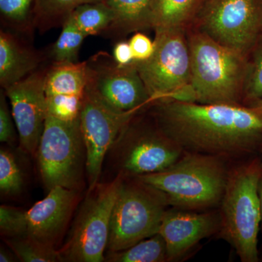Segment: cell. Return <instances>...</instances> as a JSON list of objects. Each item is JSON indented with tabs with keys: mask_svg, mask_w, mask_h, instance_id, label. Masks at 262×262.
<instances>
[{
	"mask_svg": "<svg viewBox=\"0 0 262 262\" xmlns=\"http://www.w3.org/2000/svg\"><path fill=\"white\" fill-rule=\"evenodd\" d=\"M160 132L185 151L232 156L262 147V115L243 104L157 101Z\"/></svg>",
	"mask_w": 262,
	"mask_h": 262,
	"instance_id": "6da1fadb",
	"label": "cell"
},
{
	"mask_svg": "<svg viewBox=\"0 0 262 262\" xmlns=\"http://www.w3.org/2000/svg\"><path fill=\"white\" fill-rule=\"evenodd\" d=\"M191 81L184 101L242 104L248 58L192 27L187 32Z\"/></svg>",
	"mask_w": 262,
	"mask_h": 262,
	"instance_id": "7a4b0ae2",
	"label": "cell"
},
{
	"mask_svg": "<svg viewBox=\"0 0 262 262\" xmlns=\"http://www.w3.org/2000/svg\"><path fill=\"white\" fill-rule=\"evenodd\" d=\"M228 173L220 156L184 151L168 168L138 179L163 194L168 205L201 210L221 203Z\"/></svg>",
	"mask_w": 262,
	"mask_h": 262,
	"instance_id": "3957f363",
	"label": "cell"
},
{
	"mask_svg": "<svg viewBox=\"0 0 262 262\" xmlns=\"http://www.w3.org/2000/svg\"><path fill=\"white\" fill-rule=\"evenodd\" d=\"M262 161L256 158L229 170L221 201L220 227L243 262L258 260V234L261 225L258 184Z\"/></svg>",
	"mask_w": 262,
	"mask_h": 262,
	"instance_id": "277c9868",
	"label": "cell"
},
{
	"mask_svg": "<svg viewBox=\"0 0 262 262\" xmlns=\"http://www.w3.org/2000/svg\"><path fill=\"white\" fill-rule=\"evenodd\" d=\"M155 51L149 59L134 61L151 102L184 101L191 81V56L187 32L156 29Z\"/></svg>",
	"mask_w": 262,
	"mask_h": 262,
	"instance_id": "5b68a950",
	"label": "cell"
},
{
	"mask_svg": "<svg viewBox=\"0 0 262 262\" xmlns=\"http://www.w3.org/2000/svg\"><path fill=\"white\" fill-rule=\"evenodd\" d=\"M122 182L110 223L107 248L110 252L127 249L159 232L168 205L163 194L139 180Z\"/></svg>",
	"mask_w": 262,
	"mask_h": 262,
	"instance_id": "8992f818",
	"label": "cell"
},
{
	"mask_svg": "<svg viewBox=\"0 0 262 262\" xmlns=\"http://www.w3.org/2000/svg\"><path fill=\"white\" fill-rule=\"evenodd\" d=\"M193 27L248 58L261 35L262 0H208Z\"/></svg>",
	"mask_w": 262,
	"mask_h": 262,
	"instance_id": "52a82bcc",
	"label": "cell"
},
{
	"mask_svg": "<svg viewBox=\"0 0 262 262\" xmlns=\"http://www.w3.org/2000/svg\"><path fill=\"white\" fill-rule=\"evenodd\" d=\"M121 184V179L118 178L110 184L96 187V192L82 207L70 238L58 251L61 261H104L112 214Z\"/></svg>",
	"mask_w": 262,
	"mask_h": 262,
	"instance_id": "ba28073f",
	"label": "cell"
},
{
	"mask_svg": "<svg viewBox=\"0 0 262 262\" xmlns=\"http://www.w3.org/2000/svg\"><path fill=\"white\" fill-rule=\"evenodd\" d=\"M82 146L80 118L67 122L47 115L37 154L41 177L48 191L56 187H77Z\"/></svg>",
	"mask_w": 262,
	"mask_h": 262,
	"instance_id": "9c48e42d",
	"label": "cell"
},
{
	"mask_svg": "<svg viewBox=\"0 0 262 262\" xmlns=\"http://www.w3.org/2000/svg\"><path fill=\"white\" fill-rule=\"evenodd\" d=\"M135 113L117 111L103 101L88 83L80 115L81 131L86 150L89 192L97 187L108 150Z\"/></svg>",
	"mask_w": 262,
	"mask_h": 262,
	"instance_id": "30bf717a",
	"label": "cell"
},
{
	"mask_svg": "<svg viewBox=\"0 0 262 262\" xmlns=\"http://www.w3.org/2000/svg\"><path fill=\"white\" fill-rule=\"evenodd\" d=\"M46 75L33 73L6 88L21 149L37 154L48 115Z\"/></svg>",
	"mask_w": 262,
	"mask_h": 262,
	"instance_id": "8fae6325",
	"label": "cell"
},
{
	"mask_svg": "<svg viewBox=\"0 0 262 262\" xmlns=\"http://www.w3.org/2000/svg\"><path fill=\"white\" fill-rule=\"evenodd\" d=\"M89 84L103 101L122 113H136L151 102L145 84L134 63L126 67L89 68Z\"/></svg>",
	"mask_w": 262,
	"mask_h": 262,
	"instance_id": "7c38bea8",
	"label": "cell"
},
{
	"mask_svg": "<svg viewBox=\"0 0 262 262\" xmlns=\"http://www.w3.org/2000/svg\"><path fill=\"white\" fill-rule=\"evenodd\" d=\"M220 219L212 213L165 211L159 232L166 245L168 261L184 256L202 239L214 233Z\"/></svg>",
	"mask_w": 262,
	"mask_h": 262,
	"instance_id": "4fadbf2b",
	"label": "cell"
},
{
	"mask_svg": "<svg viewBox=\"0 0 262 262\" xmlns=\"http://www.w3.org/2000/svg\"><path fill=\"white\" fill-rule=\"evenodd\" d=\"M76 201L74 189L56 187L27 211V236L54 247L70 220Z\"/></svg>",
	"mask_w": 262,
	"mask_h": 262,
	"instance_id": "5bb4252c",
	"label": "cell"
},
{
	"mask_svg": "<svg viewBox=\"0 0 262 262\" xmlns=\"http://www.w3.org/2000/svg\"><path fill=\"white\" fill-rule=\"evenodd\" d=\"M184 151L159 130L136 139L125 153L122 166L127 173L137 177L158 173L173 165Z\"/></svg>",
	"mask_w": 262,
	"mask_h": 262,
	"instance_id": "9a60e30c",
	"label": "cell"
},
{
	"mask_svg": "<svg viewBox=\"0 0 262 262\" xmlns=\"http://www.w3.org/2000/svg\"><path fill=\"white\" fill-rule=\"evenodd\" d=\"M208 0H153L150 26L156 29H178L187 32L194 27Z\"/></svg>",
	"mask_w": 262,
	"mask_h": 262,
	"instance_id": "2e32d148",
	"label": "cell"
},
{
	"mask_svg": "<svg viewBox=\"0 0 262 262\" xmlns=\"http://www.w3.org/2000/svg\"><path fill=\"white\" fill-rule=\"evenodd\" d=\"M37 59L8 33L0 34V82L4 89L32 74Z\"/></svg>",
	"mask_w": 262,
	"mask_h": 262,
	"instance_id": "e0dca14e",
	"label": "cell"
},
{
	"mask_svg": "<svg viewBox=\"0 0 262 262\" xmlns=\"http://www.w3.org/2000/svg\"><path fill=\"white\" fill-rule=\"evenodd\" d=\"M89 80L86 63H57L46 75V96H83Z\"/></svg>",
	"mask_w": 262,
	"mask_h": 262,
	"instance_id": "ac0fdd59",
	"label": "cell"
},
{
	"mask_svg": "<svg viewBox=\"0 0 262 262\" xmlns=\"http://www.w3.org/2000/svg\"><path fill=\"white\" fill-rule=\"evenodd\" d=\"M153 0H104L113 11V25L125 32L151 28L150 12Z\"/></svg>",
	"mask_w": 262,
	"mask_h": 262,
	"instance_id": "d6986e66",
	"label": "cell"
},
{
	"mask_svg": "<svg viewBox=\"0 0 262 262\" xmlns=\"http://www.w3.org/2000/svg\"><path fill=\"white\" fill-rule=\"evenodd\" d=\"M86 37L95 35L113 25L114 15L111 9L103 3H89L77 7L68 15Z\"/></svg>",
	"mask_w": 262,
	"mask_h": 262,
	"instance_id": "ffe728a7",
	"label": "cell"
},
{
	"mask_svg": "<svg viewBox=\"0 0 262 262\" xmlns=\"http://www.w3.org/2000/svg\"><path fill=\"white\" fill-rule=\"evenodd\" d=\"M107 261L112 262L168 261L166 245L158 233L117 252L111 253Z\"/></svg>",
	"mask_w": 262,
	"mask_h": 262,
	"instance_id": "44dd1931",
	"label": "cell"
},
{
	"mask_svg": "<svg viewBox=\"0 0 262 262\" xmlns=\"http://www.w3.org/2000/svg\"><path fill=\"white\" fill-rule=\"evenodd\" d=\"M7 244L17 257L24 262H54L61 261L59 253L54 247L38 242L28 236L12 237Z\"/></svg>",
	"mask_w": 262,
	"mask_h": 262,
	"instance_id": "7402d4cb",
	"label": "cell"
},
{
	"mask_svg": "<svg viewBox=\"0 0 262 262\" xmlns=\"http://www.w3.org/2000/svg\"><path fill=\"white\" fill-rule=\"evenodd\" d=\"M85 37L75 24L67 18L53 49L56 63H77L79 51Z\"/></svg>",
	"mask_w": 262,
	"mask_h": 262,
	"instance_id": "603a6c76",
	"label": "cell"
},
{
	"mask_svg": "<svg viewBox=\"0 0 262 262\" xmlns=\"http://www.w3.org/2000/svg\"><path fill=\"white\" fill-rule=\"evenodd\" d=\"M24 185L21 171L13 155L2 149L0 151V191L2 194L15 195Z\"/></svg>",
	"mask_w": 262,
	"mask_h": 262,
	"instance_id": "cb8c5ba5",
	"label": "cell"
},
{
	"mask_svg": "<svg viewBox=\"0 0 262 262\" xmlns=\"http://www.w3.org/2000/svg\"><path fill=\"white\" fill-rule=\"evenodd\" d=\"M83 96H46L48 115L63 121H75L80 118Z\"/></svg>",
	"mask_w": 262,
	"mask_h": 262,
	"instance_id": "d4e9b609",
	"label": "cell"
},
{
	"mask_svg": "<svg viewBox=\"0 0 262 262\" xmlns=\"http://www.w3.org/2000/svg\"><path fill=\"white\" fill-rule=\"evenodd\" d=\"M251 53L244 91V101L249 104L262 98V46L258 43Z\"/></svg>",
	"mask_w": 262,
	"mask_h": 262,
	"instance_id": "484cf974",
	"label": "cell"
},
{
	"mask_svg": "<svg viewBox=\"0 0 262 262\" xmlns=\"http://www.w3.org/2000/svg\"><path fill=\"white\" fill-rule=\"evenodd\" d=\"M28 229L27 211L13 207H0V230L10 237L27 235Z\"/></svg>",
	"mask_w": 262,
	"mask_h": 262,
	"instance_id": "4316f807",
	"label": "cell"
},
{
	"mask_svg": "<svg viewBox=\"0 0 262 262\" xmlns=\"http://www.w3.org/2000/svg\"><path fill=\"white\" fill-rule=\"evenodd\" d=\"M94 0H37V8L39 13L46 16H58L70 14L77 7Z\"/></svg>",
	"mask_w": 262,
	"mask_h": 262,
	"instance_id": "83f0119b",
	"label": "cell"
},
{
	"mask_svg": "<svg viewBox=\"0 0 262 262\" xmlns=\"http://www.w3.org/2000/svg\"><path fill=\"white\" fill-rule=\"evenodd\" d=\"M32 0H0V10L7 18L23 21L28 15Z\"/></svg>",
	"mask_w": 262,
	"mask_h": 262,
	"instance_id": "f1b7e54d",
	"label": "cell"
},
{
	"mask_svg": "<svg viewBox=\"0 0 262 262\" xmlns=\"http://www.w3.org/2000/svg\"><path fill=\"white\" fill-rule=\"evenodd\" d=\"M128 42L132 50L134 61H146L154 53V42L142 33H136Z\"/></svg>",
	"mask_w": 262,
	"mask_h": 262,
	"instance_id": "f546056e",
	"label": "cell"
},
{
	"mask_svg": "<svg viewBox=\"0 0 262 262\" xmlns=\"http://www.w3.org/2000/svg\"><path fill=\"white\" fill-rule=\"evenodd\" d=\"M13 127L9 110L5 102V98L1 96L0 102V141L8 142L13 140Z\"/></svg>",
	"mask_w": 262,
	"mask_h": 262,
	"instance_id": "4dcf8cb0",
	"label": "cell"
},
{
	"mask_svg": "<svg viewBox=\"0 0 262 262\" xmlns=\"http://www.w3.org/2000/svg\"><path fill=\"white\" fill-rule=\"evenodd\" d=\"M114 60L119 67H126L134 61L132 50L129 42L117 43L114 48Z\"/></svg>",
	"mask_w": 262,
	"mask_h": 262,
	"instance_id": "1f68e13d",
	"label": "cell"
},
{
	"mask_svg": "<svg viewBox=\"0 0 262 262\" xmlns=\"http://www.w3.org/2000/svg\"><path fill=\"white\" fill-rule=\"evenodd\" d=\"M13 261L14 260H13V256L4 248H2L0 250V261L11 262Z\"/></svg>",
	"mask_w": 262,
	"mask_h": 262,
	"instance_id": "d6a6232c",
	"label": "cell"
},
{
	"mask_svg": "<svg viewBox=\"0 0 262 262\" xmlns=\"http://www.w3.org/2000/svg\"><path fill=\"white\" fill-rule=\"evenodd\" d=\"M248 106L254 108L255 110H257L258 113H261L262 115V98L254 101V102L250 103Z\"/></svg>",
	"mask_w": 262,
	"mask_h": 262,
	"instance_id": "836d02e7",
	"label": "cell"
},
{
	"mask_svg": "<svg viewBox=\"0 0 262 262\" xmlns=\"http://www.w3.org/2000/svg\"><path fill=\"white\" fill-rule=\"evenodd\" d=\"M258 195H259L260 207H261V225L262 229V177L261 180H260L259 184H258Z\"/></svg>",
	"mask_w": 262,
	"mask_h": 262,
	"instance_id": "e575fe53",
	"label": "cell"
},
{
	"mask_svg": "<svg viewBox=\"0 0 262 262\" xmlns=\"http://www.w3.org/2000/svg\"><path fill=\"white\" fill-rule=\"evenodd\" d=\"M261 152H262V147L261 148Z\"/></svg>",
	"mask_w": 262,
	"mask_h": 262,
	"instance_id": "d590c367",
	"label": "cell"
}]
</instances>
